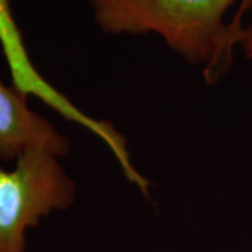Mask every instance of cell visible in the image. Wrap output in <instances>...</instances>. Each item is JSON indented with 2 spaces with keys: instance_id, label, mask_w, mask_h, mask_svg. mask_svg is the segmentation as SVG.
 I'll use <instances>...</instances> for the list:
<instances>
[{
  "instance_id": "8992f818",
  "label": "cell",
  "mask_w": 252,
  "mask_h": 252,
  "mask_svg": "<svg viewBox=\"0 0 252 252\" xmlns=\"http://www.w3.org/2000/svg\"><path fill=\"white\" fill-rule=\"evenodd\" d=\"M252 6V0H241L240 1V7H238V11L237 14L233 18V21H235V24H243V16L245 14V11L248 9H251Z\"/></svg>"
},
{
  "instance_id": "6da1fadb",
  "label": "cell",
  "mask_w": 252,
  "mask_h": 252,
  "mask_svg": "<svg viewBox=\"0 0 252 252\" xmlns=\"http://www.w3.org/2000/svg\"><path fill=\"white\" fill-rule=\"evenodd\" d=\"M105 34H157L189 63H205L216 81L233 61L237 38L225 13L241 0H87Z\"/></svg>"
},
{
  "instance_id": "7a4b0ae2",
  "label": "cell",
  "mask_w": 252,
  "mask_h": 252,
  "mask_svg": "<svg viewBox=\"0 0 252 252\" xmlns=\"http://www.w3.org/2000/svg\"><path fill=\"white\" fill-rule=\"evenodd\" d=\"M59 158L38 149L21 154L13 170L0 167V252H26L28 230L73 205L76 187Z\"/></svg>"
},
{
  "instance_id": "3957f363",
  "label": "cell",
  "mask_w": 252,
  "mask_h": 252,
  "mask_svg": "<svg viewBox=\"0 0 252 252\" xmlns=\"http://www.w3.org/2000/svg\"><path fill=\"white\" fill-rule=\"evenodd\" d=\"M0 46L9 66L11 84L14 87L26 95L39 98L66 121L83 126L91 133H98L101 130V121L84 114L36 70L30 59L23 34L13 14L11 0H0Z\"/></svg>"
},
{
  "instance_id": "5b68a950",
  "label": "cell",
  "mask_w": 252,
  "mask_h": 252,
  "mask_svg": "<svg viewBox=\"0 0 252 252\" xmlns=\"http://www.w3.org/2000/svg\"><path fill=\"white\" fill-rule=\"evenodd\" d=\"M238 46H241L244 55L252 59V24L241 28L238 35Z\"/></svg>"
},
{
  "instance_id": "277c9868",
  "label": "cell",
  "mask_w": 252,
  "mask_h": 252,
  "mask_svg": "<svg viewBox=\"0 0 252 252\" xmlns=\"http://www.w3.org/2000/svg\"><path fill=\"white\" fill-rule=\"evenodd\" d=\"M27 97L0 80V161H16L30 150L66 156L70 143L52 124L28 107Z\"/></svg>"
}]
</instances>
